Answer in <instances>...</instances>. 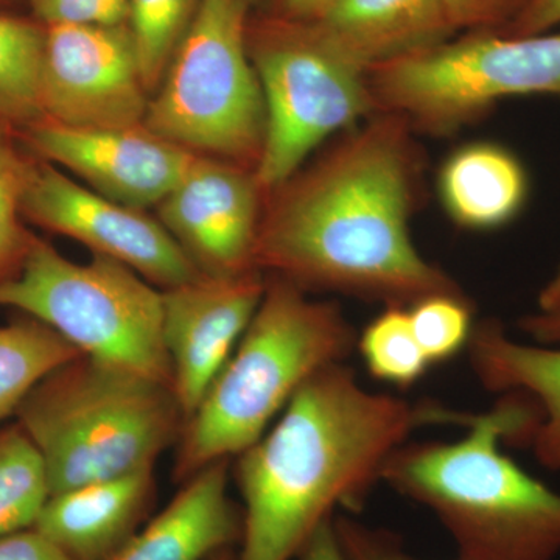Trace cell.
<instances>
[{
  "label": "cell",
  "instance_id": "26",
  "mask_svg": "<svg viewBox=\"0 0 560 560\" xmlns=\"http://www.w3.org/2000/svg\"><path fill=\"white\" fill-rule=\"evenodd\" d=\"M31 164L0 128V280L18 270L31 243L32 234L21 224L22 191Z\"/></svg>",
  "mask_w": 560,
  "mask_h": 560
},
{
  "label": "cell",
  "instance_id": "19",
  "mask_svg": "<svg viewBox=\"0 0 560 560\" xmlns=\"http://www.w3.org/2000/svg\"><path fill=\"white\" fill-rule=\"evenodd\" d=\"M438 189L456 224L488 231L517 215L526 200L528 180L510 150L481 142L463 147L445 161Z\"/></svg>",
  "mask_w": 560,
  "mask_h": 560
},
{
  "label": "cell",
  "instance_id": "3",
  "mask_svg": "<svg viewBox=\"0 0 560 560\" xmlns=\"http://www.w3.org/2000/svg\"><path fill=\"white\" fill-rule=\"evenodd\" d=\"M537 412L518 394L474 415L458 441H408L382 482L433 512L459 560H555L560 493L523 470L501 442L529 441Z\"/></svg>",
  "mask_w": 560,
  "mask_h": 560
},
{
  "label": "cell",
  "instance_id": "2",
  "mask_svg": "<svg viewBox=\"0 0 560 560\" xmlns=\"http://www.w3.org/2000/svg\"><path fill=\"white\" fill-rule=\"evenodd\" d=\"M470 412L361 386L346 361L313 375L256 444L238 455L237 560H294L337 508L360 510L416 430L466 427Z\"/></svg>",
  "mask_w": 560,
  "mask_h": 560
},
{
  "label": "cell",
  "instance_id": "15",
  "mask_svg": "<svg viewBox=\"0 0 560 560\" xmlns=\"http://www.w3.org/2000/svg\"><path fill=\"white\" fill-rule=\"evenodd\" d=\"M153 469L50 495L32 526L69 560H113L154 503Z\"/></svg>",
  "mask_w": 560,
  "mask_h": 560
},
{
  "label": "cell",
  "instance_id": "17",
  "mask_svg": "<svg viewBox=\"0 0 560 560\" xmlns=\"http://www.w3.org/2000/svg\"><path fill=\"white\" fill-rule=\"evenodd\" d=\"M467 352L482 388L529 399L537 412L529 447L541 467L560 470V348L514 340L486 319L475 324Z\"/></svg>",
  "mask_w": 560,
  "mask_h": 560
},
{
  "label": "cell",
  "instance_id": "30",
  "mask_svg": "<svg viewBox=\"0 0 560 560\" xmlns=\"http://www.w3.org/2000/svg\"><path fill=\"white\" fill-rule=\"evenodd\" d=\"M0 560H69L49 540L28 528L0 537Z\"/></svg>",
  "mask_w": 560,
  "mask_h": 560
},
{
  "label": "cell",
  "instance_id": "7",
  "mask_svg": "<svg viewBox=\"0 0 560 560\" xmlns=\"http://www.w3.org/2000/svg\"><path fill=\"white\" fill-rule=\"evenodd\" d=\"M245 0H200L143 125L201 156L256 171L267 109L248 51Z\"/></svg>",
  "mask_w": 560,
  "mask_h": 560
},
{
  "label": "cell",
  "instance_id": "16",
  "mask_svg": "<svg viewBox=\"0 0 560 560\" xmlns=\"http://www.w3.org/2000/svg\"><path fill=\"white\" fill-rule=\"evenodd\" d=\"M228 459L191 475L113 560H208L241 545L243 512L228 493Z\"/></svg>",
  "mask_w": 560,
  "mask_h": 560
},
{
  "label": "cell",
  "instance_id": "21",
  "mask_svg": "<svg viewBox=\"0 0 560 560\" xmlns=\"http://www.w3.org/2000/svg\"><path fill=\"white\" fill-rule=\"evenodd\" d=\"M46 27L0 14V121L28 128L44 120L40 73Z\"/></svg>",
  "mask_w": 560,
  "mask_h": 560
},
{
  "label": "cell",
  "instance_id": "5",
  "mask_svg": "<svg viewBox=\"0 0 560 560\" xmlns=\"http://www.w3.org/2000/svg\"><path fill=\"white\" fill-rule=\"evenodd\" d=\"M14 416L50 495L153 469L186 422L171 386L88 355L47 374Z\"/></svg>",
  "mask_w": 560,
  "mask_h": 560
},
{
  "label": "cell",
  "instance_id": "23",
  "mask_svg": "<svg viewBox=\"0 0 560 560\" xmlns=\"http://www.w3.org/2000/svg\"><path fill=\"white\" fill-rule=\"evenodd\" d=\"M357 349L372 377L396 388H410L431 368L404 305H388L375 316L357 338Z\"/></svg>",
  "mask_w": 560,
  "mask_h": 560
},
{
  "label": "cell",
  "instance_id": "9",
  "mask_svg": "<svg viewBox=\"0 0 560 560\" xmlns=\"http://www.w3.org/2000/svg\"><path fill=\"white\" fill-rule=\"evenodd\" d=\"M378 113L447 136L503 98L560 95V33L474 32L368 70Z\"/></svg>",
  "mask_w": 560,
  "mask_h": 560
},
{
  "label": "cell",
  "instance_id": "33",
  "mask_svg": "<svg viewBox=\"0 0 560 560\" xmlns=\"http://www.w3.org/2000/svg\"><path fill=\"white\" fill-rule=\"evenodd\" d=\"M518 329L544 346H560V307L550 312H534L518 320Z\"/></svg>",
  "mask_w": 560,
  "mask_h": 560
},
{
  "label": "cell",
  "instance_id": "31",
  "mask_svg": "<svg viewBox=\"0 0 560 560\" xmlns=\"http://www.w3.org/2000/svg\"><path fill=\"white\" fill-rule=\"evenodd\" d=\"M560 25V0H530L526 9L503 28V35L529 36L551 32Z\"/></svg>",
  "mask_w": 560,
  "mask_h": 560
},
{
  "label": "cell",
  "instance_id": "38",
  "mask_svg": "<svg viewBox=\"0 0 560 560\" xmlns=\"http://www.w3.org/2000/svg\"><path fill=\"white\" fill-rule=\"evenodd\" d=\"M11 2V0H0V3Z\"/></svg>",
  "mask_w": 560,
  "mask_h": 560
},
{
  "label": "cell",
  "instance_id": "29",
  "mask_svg": "<svg viewBox=\"0 0 560 560\" xmlns=\"http://www.w3.org/2000/svg\"><path fill=\"white\" fill-rule=\"evenodd\" d=\"M456 32H501L530 0H442Z\"/></svg>",
  "mask_w": 560,
  "mask_h": 560
},
{
  "label": "cell",
  "instance_id": "24",
  "mask_svg": "<svg viewBox=\"0 0 560 560\" xmlns=\"http://www.w3.org/2000/svg\"><path fill=\"white\" fill-rule=\"evenodd\" d=\"M198 3L200 0H128V25L150 95L160 88Z\"/></svg>",
  "mask_w": 560,
  "mask_h": 560
},
{
  "label": "cell",
  "instance_id": "28",
  "mask_svg": "<svg viewBox=\"0 0 560 560\" xmlns=\"http://www.w3.org/2000/svg\"><path fill=\"white\" fill-rule=\"evenodd\" d=\"M334 522L346 560H422L405 550L400 537L388 529L374 528L350 515H335Z\"/></svg>",
  "mask_w": 560,
  "mask_h": 560
},
{
  "label": "cell",
  "instance_id": "20",
  "mask_svg": "<svg viewBox=\"0 0 560 560\" xmlns=\"http://www.w3.org/2000/svg\"><path fill=\"white\" fill-rule=\"evenodd\" d=\"M80 355L79 349L38 319L0 326V422L16 412L47 374Z\"/></svg>",
  "mask_w": 560,
  "mask_h": 560
},
{
  "label": "cell",
  "instance_id": "27",
  "mask_svg": "<svg viewBox=\"0 0 560 560\" xmlns=\"http://www.w3.org/2000/svg\"><path fill=\"white\" fill-rule=\"evenodd\" d=\"M35 16L49 25H121L130 20L128 0H31Z\"/></svg>",
  "mask_w": 560,
  "mask_h": 560
},
{
  "label": "cell",
  "instance_id": "34",
  "mask_svg": "<svg viewBox=\"0 0 560 560\" xmlns=\"http://www.w3.org/2000/svg\"><path fill=\"white\" fill-rule=\"evenodd\" d=\"M337 2L338 0H278L275 16L290 21L315 22Z\"/></svg>",
  "mask_w": 560,
  "mask_h": 560
},
{
  "label": "cell",
  "instance_id": "8",
  "mask_svg": "<svg viewBox=\"0 0 560 560\" xmlns=\"http://www.w3.org/2000/svg\"><path fill=\"white\" fill-rule=\"evenodd\" d=\"M246 39L267 109L254 175L268 195L324 140L357 127L378 108L368 70L346 57L315 22L272 16L248 27Z\"/></svg>",
  "mask_w": 560,
  "mask_h": 560
},
{
  "label": "cell",
  "instance_id": "1",
  "mask_svg": "<svg viewBox=\"0 0 560 560\" xmlns=\"http://www.w3.org/2000/svg\"><path fill=\"white\" fill-rule=\"evenodd\" d=\"M412 132L404 117L375 113L265 195L257 270L385 307L463 291L412 242L422 173Z\"/></svg>",
  "mask_w": 560,
  "mask_h": 560
},
{
  "label": "cell",
  "instance_id": "32",
  "mask_svg": "<svg viewBox=\"0 0 560 560\" xmlns=\"http://www.w3.org/2000/svg\"><path fill=\"white\" fill-rule=\"evenodd\" d=\"M335 515L313 533L294 560H346L335 530Z\"/></svg>",
  "mask_w": 560,
  "mask_h": 560
},
{
  "label": "cell",
  "instance_id": "25",
  "mask_svg": "<svg viewBox=\"0 0 560 560\" xmlns=\"http://www.w3.org/2000/svg\"><path fill=\"white\" fill-rule=\"evenodd\" d=\"M412 331L430 366L447 363L467 349L474 331V308L463 291L438 293L408 305Z\"/></svg>",
  "mask_w": 560,
  "mask_h": 560
},
{
  "label": "cell",
  "instance_id": "10",
  "mask_svg": "<svg viewBox=\"0 0 560 560\" xmlns=\"http://www.w3.org/2000/svg\"><path fill=\"white\" fill-rule=\"evenodd\" d=\"M21 212L44 230L121 261L162 290L205 276L160 220L86 189L49 161L32 162Z\"/></svg>",
  "mask_w": 560,
  "mask_h": 560
},
{
  "label": "cell",
  "instance_id": "12",
  "mask_svg": "<svg viewBox=\"0 0 560 560\" xmlns=\"http://www.w3.org/2000/svg\"><path fill=\"white\" fill-rule=\"evenodd\" d=\"M264 197L250 168L198 154L158 205V215L202 275L238 278L259 271L256 242Z\"/></svg>",
  "mask_w": 560,
  "mask_h": 560
},
{
  "label": "cell",
  "instance_id": "22",
  "mask_svg": "<svg viewBox=\"0 0 560 560\" xmlns=\"http://www.w3.org/2000/svg\"><path fill=\"white\" fill-rule=\"evenodd\" d=\"M50 489L46 467L18 423L0 425V537L32 528Z\"/></svg>",
  "mask_w": 560,
  "mask_h": 560
},
{
  "label": "cell",
  "instance_id": "4",
  "mask_svg": "<svg viewBox=\"0 0 560 560\" xmlns=\"http://www.w3.org/2000/svg\"><path fill=\"white\" fill-rule=\"evenodd\" d=\"M352 324L335 302L312 300L270 276L248 329L180 431L179 480L256 444L294 394L357 349Z\"/></svg>",
  "mask_w": 560,
  "mask_h": 560
},
{
  "label": "cell",
  "instance_id": "14",
  "mask_svg": "<svg viewBox=\"0 0 560 560\" xmlns=\"http://www.w3.org/2000/svg\"><path fill=\"white\" fill-rule=\"evenodd\" d=\"M264 272L202 278L162 291V338L172 389L189 419L248 329L264 296Z\"/></svg>",
  "mask_w": 560,
  "mask_h": 560
},
{
  "label": "cell",
  "instance_id": "35",
  "mask_svg": "<svg viewBox=\"0 0 560 560\" xmlns=\"http://www.w3.org/2000/svg\"><path fill=\"white\" fill-rule=\"evenodd\" d=\"M560 307V265L537 296V311L550 312Z\"/></svg>",
  "mask_w": 560,
  "mask_h": 560
},
{
  "label": "cell",
  "instance_id": "18",
  "mask_svg": "<svg viewBox=\"0 0 560 560\" xmlns=\"http://www.w3.org/2000/svg\"><path fill=\"white\" fill-rule=\"evenodd\" d=\"M315 24L366 70L440 46L456 32L442 0H338Z\"/></svg>",
  "mask_w": 560,
  "mask_h": 560
},
{
  "label": "cell",
  "instance_id": "6",
  "mask_svg": "<svg viewBox=\"0 0 560 560\" xmlns=\"http://www.w3.org/2000/svg\"><path fill=\"white\" fill-rule=\"evenodd\" d=\"M0 305L46 324L83 355L172 388L162 291L121 261L94 254L77 264L32 235L18 270L0 280Z\"/></svg>",
  "mask_w": 560,
  "mask_h": 560
},
{
  "label": "cell",
  "instance_id": "11",
  "mask_svg": "<svg viewBox=\"0 0 560 560\" xmlns=\"http://www.w3.org/2000/svg\"><path fill=\"white\" fill-rule=\"evenodd\" d=\"M149 103L130 25L46 27L44 120L73 128L138 127Z\"/></svg>",
  "mask_w": 560,
  "mask_h": 560
},
{
  "label": "cell",
  "instance_id": "37",
  "mask_svg": "<svg viewBox=\"0 0 560 560\" xmlns=\"http://www.w3.org/2000/svg\"><path fill=\"white\" fill-rule=\"evenodd\" d=\"M245 2L248 3V5H250V3L256 2V0H245Z\"/></svg>",
  "mask_w": 560,
  "mask_h": 560
},
{
  "label": "cell",
  "instance_id": "36",
  "mask_svg": "<svg viewBox=\"0 0 560 560\" xmlns=\"http://www.w3.org/2000/svg\"><path fill=\"white\" fill-rule=\"evenodd\" d=\"M208 560H237V551H235L234 548H231V550H223L217 552V555H213L212 558Z\"/></svg>",
  "mask_w": 560,
  "mask_h": 560
},
{
  "label": "cell",
  "instance_id": "13",
  "mask_svg": "<svg viewBox=\"0 0 560 560\" xmlns=\"http://www.w3.org/2000/svg\"><path fill=\"white\" fill-rule=\"evenodd\" d=\"M25 139L44 161L75 173L92 190L142 210L160 205L198 156L145 125L73 128L43 120L25 128Z\"/></svg>",
  "mask_w": 560,
  "mask_h": 560
}]
</instances>
